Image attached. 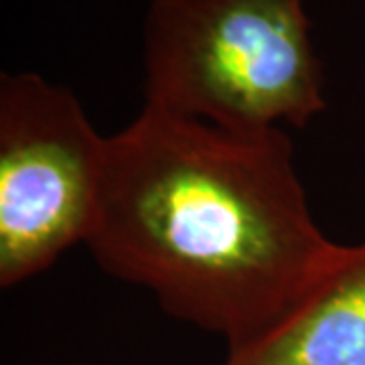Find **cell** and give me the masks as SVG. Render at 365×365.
Returning <instances> with one entry per match:
<instances>
[{"instance_id":"obj_3","label":"cell","mask_w":365,"mask_h":365,"mask_svg":"<svg viewBox=\"0 0 365 365\" xmlns=\"http://www.w3.org/2000/svg\"><path fill=\"white\" fill-rule=\"evenodd\" d=\"M108 136L78 98L37 73L0 78V287L53 266L90 234Z\"/></svg>"},{"instance_id":"obj_4","label":"cell","mask_w":365,"mask_h":365,"mask_svg":"<svg viewBox=\"0 0 365 365\" xmlns=\"http://www.w3.org/2000/svg\"><path fill=\"white\" fill-rule=\"evenodd\" d=\"M223 365H365V240L339 244L292 311Z\"/></svg>"},{"instance_id":"obj_1","label":"cell","mask_w":365,"mask_h":365,"mask_svg":"<svg viewBox=\"0 0 365 365\" xmlns=\"http://www.w3.org/2000/svg\"><path fill=\"white\" fill-rule=\"evenodd\" d=\"M282 128L235 132L144 104L108 136L86 246L227 351L287 317L339 244L313 220Z\"/></svg>"},{"instance_id":"obj_2","label":"cell","mask_w":365,"mask_h":365,"mask_svg":"<svg viewBox=\"0 0 365 365\" xmlns=\"http://www.w3.org/2000/svg\"><path fill=\"white\" fill-rule=\"evenodd\" d=\"M146 104L235 132L304 128L325 110L302 0H155Z\"/></svg>"}]
</instances>
